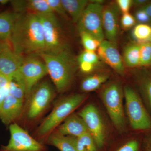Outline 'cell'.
Returning a JSON list of instances; mask_svg holds the SVG:
<instances>
[{
    "label": "cell",
    "mask_w": 151,
    "mask_h": 151,
    "mask_svg": "<svg viewBox=\"0 0 151 151\" xmlns=\"http://www.w3.org/2000/svg\"><path fill=\"white\" fill-rule=\"evenodd\" d=\"M9 42L14 51L22 56L45 51L42 26L37 14H17Z\"/></svg>",
    "instance_id": "1"
},
{
    "label": "cell",
    "mask_w": 151,
    "mask_h": 151,
    "mask_svg": "<svg viewBox=\"0 0 151 151\" xmlns=\"http://www.w3.org/2000/svg\"><path fill=\"white\" fill-rule=\"evenodd\" d=\"M38 55L45 63L58 91L66 90L73 79L78 63L70 49L65 45L57 52H43Z\"/></svg>",
    "instance_id": "2"
},
{
    "label": "cell",
    "mask_w": 151,
    "mask_h": 151,
    "mask_svg": "<svg viewBox=\"0 0 151 151\" xmlns=\"http://www.w3.org/2000/svg\"><path fill=\"white\" fill-rule=\"evenodd\" d=\"M86 98L85 94H76L60 101L41 124L38 131V134L45 135L51 132L70 116V114L84 102Z\"/></svg>",
    "instance_id": "3"
},
{
    "label": "cell",
    "mask_w": 151,
    "mask_h": 151,
    "mask_svg": "<svg viewBox=\"0 0 151 151\" xmlns=\"http://www.w3.org/2000/svg\"><path fill=\"white\" fill-rule=\"evenodd\" d=\"M101 96L113 124L118 129H123L125 124L123 108L124 93L121 85L116 82L108 84L102 91Z\"/></svg>",
    "instance_id": "4"
},
{
    "label": "cell",
    "mask_w": 151,
    "mask_h": 151,
    "mask_svg": "<svg viewBox=\"0 0 151 151\" xmlns=\"http://www.w3.org/2000/svg\"><path fill=\"white\" fill-rule=\"evenodd\" d=\"M126 111L130 125L134 129L146 130L151 129V118L140 98L130 87L124 89Z\"/></svg>",
    "instance_id": "5"
},
{
    "label": "cell",
    "mask_w": 151,
    "mask_h": 151,
    "mask_svg": "<svg viewBox=\"0 0 151 151\" xmlns=\"http://www.w3.org/2000/svg\"><path fill=\"white\" fill-rule=\"evenodd\" d=\"M89 4L77 23L79 32H83L94 37L100 42L104 40L103 24L104 7L102 4Z\"/></svg>",
    "instance_id": "6"
},
{
    "label": "cell",
    "mask_w": 151,
    "mask_h": 151,
    "mask_svg": "<svg viewBox=\"0 0 151 151\" xmlns=\"http://www.w3.org/2000/svg\"><path fill=\"white\" fill-rule=\"evenodd\" d=\"M10 139L0 151H46L43 145L16 124L9 125Z\"/></svg>",
    "instance_id": "7"
},
{
    "label": "cell",
    "mask_w": 151,
    "mask_h": 151,
    "mask_svg": "<svg viewBox=\"0 0 151 151\" xmlns=\"http://www.w3.org/2000/svg\"><path fill=\"white\" fill-rule=\"evenodd\" d=\"M78 116L85 123L88 132L94 139L97 150L103 148L105 144V127L97 108L90 104L84 107L78 113Z\"/></svg>",
    "instance_id": "8"
},
{
    "label": "cell",
    "mask_w": 151,
    "mask_h": 151,
    "mask_svg": "<svg viewBox=\"0 0 151 151\" xmlns=\"http://www.w3.org/2000/svg\"><path fill=\"white\" fill-rule=\"evenodd\" d=\"M37 15L43 30L45 52L51 53L59 51L65 45L62 43L59 22L54 13Z\"/></svg>",
    "instance_id": "9"
},
{
    "label": "cell",
    "mask_w": 151,
    "mask_h": 151,
    "mask_svg": "<svg viewBox=\"0 0 151 151\" xmlns=\"http://www.w3.org/2000/svg\"><path fill=\"white\" fill-rule=\"evenodd\" d=\"M19 72L25 84L26 96L29 95L37 82L48 74L43 60L33 56L24 58Z\"/></svg>",
    "instance_id": "10"
},
{
    "label": "cell",
    "mask_w": 151,
    "mask_h": 151,
    "mask_svg": "<svg viewBox=\"0 0 151 151\" xmlns=\"http://www.w3.org/2000/svg\"><path fill=\"white\" fill-rule=\"evenodd\" d=\"M27 111L30 119H35L47 108L53 96V88L48 81H44L31 92Z\"/></svg>",
    "instance_id": "11"
},
{
    "label": "cell",
    "mask_w": 151,
    "mask_h": 151,
    "mask_svg": "<svg viewBox=\"0 0 151 151\" xmlns=\"http://www.w3.org/2000/svg\"><path fill=\"white\" fill-rule=\"evenodd\" d=\"M23 56L17 53L9 42L0 41V72L11 79L19 71Z\"/></svg>",
    "instance_id": "12"
},
{
    "label": "cell",
    "mask_w": 151,
    "mask_h": 151,
    "mask_svg": "<svg viewBox=\"0 0 151 151\" xmlns=\"http://www.w3.org/2000/svg\"><path fill=\"white\" fill-rule=\"evenodd\" d=\"M100 58L117 73L122 74L124 71L123 60L115 43L108 40L101 42L97 49Z\"/></svg>",
    "instance_id": "13"
},
{
    "label": "cell",
    "mask_w": 151,
    "mask_h": 151,
    "mask_svg": "<svg viewBox=\"0 0 151 151\" xmlns=\"http://www.w3.org/2000/svg\"><path fill=\"white\" fill-rule=\"evenodd\" d=\"M119 8L111 5L103 9V24L104 34L108 40L116 42L119 33Z\"/></svg>",
    "instance_id": "14"
},
{
    "label": "cell",
    "mask_w": 151,
    "mask_h": 151,
    "mask_svg": "<svg viewBox=\"0 0 151 151\" xmlns=\"http://www.w3.org/2000/svg\"><path fill=\"white\" fill-rule=\"evenodd\" d=\"M23 102L9 94L6 97L0 109V120L3 124L10 125L19 116Z\"/></svg>",
    "instance_id": "15"
},
{
    "label": "cell",
    "mask_w": 151,
    "mask_h": 151,
    "mask_svg": "<svg viewBox=\"0 0 151 151\" xmlns=\"http://www.w3.org/2000/svg\"><path fill=\"white\" fill-rule=\"evenodd\" d=\"M85 123L79 116L72 114L65 119L60 125L58 132L64 136L78 137L88 132Z\"/></svg>",
    "instance_id": "16"
},
{
    "label": "cell",
    "mask_w": 151,
    "mask_h": 151,
    "mask_svg": "<svg viewBox=\"0 0 151 151\" xmlns=\"http://www.w3.org/2000/svg\"><path fill=\"white\" fill-rule=\"evenodd\" d=\"M17 16L8 11L0 13V41L9 42Z\"/></svg>",
    "instance_id": "17"
},
{
    "label": "cell",
    "mask_w": 151,
    "mask_h": 151,
    "mask_svg": "<svg viewBox=\"0 0 151 151\" xmlns=\"http://www.w3.org/2000/svg\"><path fill=\"white\" fill-rule=\"evenodd\" d=\"M47 142L60 151H76V137L64 136L57 132L50 135Z\"/></svg>",
    "instance_id": "18"
},
{
    "label": "cell",
    "mask_w": 151,
    "mask_h": 151,
    "mask_svg": "<svg viewBox=\"0 0 151 151\" xmlns=\"http://www.w3.org/2000/svg\"><path fill=\"white\" fill-rule=\"evenodd\" d=\"M61 1L66 12L74 23H78L89 4L86 0H61Z\"/></svg>",
    "instance_id": "19"
},
{
    "label": "cell",
    "mask_w": 151,
    "mask_h": 151,
    "mask_svg": "<svg viewBox=\"0 0 151 151\" xmlns=\"http://www.w3.org/2000/svg\"><path fill=\"white\" fill-rule=\"evenodd\" d=\"M9 94L23 101L26 96L25 84L19 71L10 79L8 86Z\"/></svg>",
    "instance_id": "20"
},
{
    "label": "cell",
    "mask_w": 151,
    "mask_h": 151,
    "mask_svg": "<svg viewBox=\"0 0 151 151\" xmlns=\"http://www.w3.org/2000/svg\"><path fill=\"white\" fill-rule=\"evenodd\" d=\"M108 77L109 76L106 73H98L88 76L81 82V90L86 92L96 90L108 80Z\"/></svg>",
    "instance_id": "21"
},
{
    "label": "cell",
    "mask_w": 151,
    "mask_h": 151,
    "mask_svg": "<svg viewBox=\"0 0 151 151\" xmlns=\"http://www.w3.org/2000/svg\"><path fill=\"white\" fill-rule=\"evenodd\" d=\"M124 60L129 67L140 65L139 45L131 44L126 47L124 52Z\"/></svg>",
    "instance_id": "22"
},
{
    "label": "cell",
    "mask_w": 151,
    "mask_h": 151,
    "mask_svg": "<svg viewBox=\"0 0 151 151\" xmlns=\"http://www.w3.org/2000/svg\"><path fill=\"white\" fill-rule=\"evenodd\" d=\"M26 10L37 14H44L53 13L47 0L27 1Z\"/></svg>",
    "instance_id": "23"
},
{
    "label": "cell",
    "mask_w": 151,
    "mask_h": 151,
    "mask_svg": "<svg viewBox=\"0 0 151 151\" xmlns=\"http://www.w3.org/2000/svg\"><path fill=\"white\" fill-rule=\"evenodd\" d=\"M76 151H97L96 144L89 132L76 138Z\"/></svg>",
    "instance_id": "24"
},
{
    "label": "cell",
    "mask_w": 151,
    "mask_h": 151,
    "mask_svg": "<svg viewBox=\"0 0 151 151\" xmlns=\"http://www.w3.org/2000/svg\"><path fill=\"white\" fill-rule=\"evenodd\" d=\"M133 35L139 41L143 42L148 41L151 37V27L144 24L137 25L133 30Z\"/></svg>",
    "instance_id": "25"
},
{
    "label": "cell",
    "mask_w": 151,
    "mask_h": 151,
    "mask_svg": "<svg viewBox=\"0 0 151 151\" xmlns=\"http://www.w3.org/2000/svg\"><path fill=\"white\" fill-rule=\"evenodd\" d=\"M79 33L81 43L85 50L95 52L97 50L101 42L87 33L83 32Z\"/></svg>",
    "instance_id": "26"
},
{
    "label": "cell",
    "mask_w": 151,
    "mask_h": 151,
    "mask_svg": "<svg viewBox=\"0 0 151 151\" xmlns=\"http://www.w3.org/2000/svg\"><path fill=\"white\" fill-rule=\"evenodd\" d=\"M140 65H151V42L147 41L139 45Z\"/></svg>",
    "instance_id": "27"
},
{
    "label": "cell",
    "mask_w": 151,
    "mask_h": 151,
    "mask_svg": "<svg viewBox=\"0 0 151 151\" xmlns=\"http://www.w3.org/2000/svg\"><path fill=\"white\" fill-rule=\"evenodd\" d=\"M99 59L98 55L95 52L85 50L78 56L77 60L78 63L81 62H87L96 65L99 63Z\"/></svg>",
    "instance_id": "28"
},
{
    "label": "cell",
    "mask_w": 151,
    "mask_h": 151,
    "mask_svg": "<svg viewBox=\"0 0 151 151\" xmlns=\"http://www.w3.org/2000/svg\"><path fill=\"white\" fill-rule=\"evenodd\" d=\"M112 151H140L139 143L136 140H132L124 143Z\"/></svg>",
    "instance_id": "29"
},
{
    "label": "cell",
    "mask_w": 151,
    "mask_h": 151,
    "mask_svg": "<svg viewBox=\"0 0 151 151\" xmlns=\"http://www.w3.org/2000/svg\"><path fill=\"white\" fill-rule=\"evenodd\" d=\"M47 1L53 13H56L63 17L66 16L67 12L63 5L61 0H47Z\"/></svg>",
    "instance_id": "30"
},
{
    "label": "cell",
    "mask_w": 151,
    "mask_h": 151,
    "mask_svg": "<svg viewBox=\"0 0 151 151\" xmlns=\"http://www.w3.org/2000/svg\"><path fill=\"white\" fill-rule=\"evenodd\" d=\"M121 25L123 29H129L133 27L136 24V20L134 17L129 13L123 14L121 19Z\"/></svg>",
    "instance_id": "31"
},
{
    "label": "cell",
    "mask_w": 151,
    "mask_h": 151,
    "mask_svg": "<svg viewBox=\"0 0 151 151\" xmlns=\"http://www.w3.org/2000/svg\"><path fill=\"white\" fill-rule=\"evenodd\" d=\"M118 8L120 9L123 14L129 13L133 1L131 0H118L116 1Z\"/></svg>",
    "instance_id": "32"
},
{
    "label": "cell",
    "mask_w": 151,
    "mask_h": 151,
    "mask_svg": "<svg viewBox=\"0 0 151 151\" xmlns=\"http://www.w3.org/2000/svg\"><path fill=\"white\" fill-rule=\"evenodd\" d=\"M135 17V19L141 24H146L147 23L150 22V19L148 15L142 9H140L136 12Z\"/></svg>",
    "instance_id": "33"
},
{
    "label": "cell",
    "mask_w": 151,
    "mask_h": 151,
    "mask_svg": "<svg viewBox=\"0 0 151 151\" xmlns=\"http://www.w3.org/2000/svg\"><path fill=\"white\" fill-rule=\"evenodd\" d=\"M80 70L83 73H88L94 70L96 65L89 63L81 62L78 63Z\"/></svg>",
    "instance_id": "34"
},
{
    "label": "cell",
    "mask_w": 151,
    "mask_h": 151,
    "mask_svg": "<svg viewBox=\"0 0 151 151\" xmlns=\"http://www.w3.org/2000/svg\"><path fill=\"white\" fill-rule=\"evenodd\" d=\"M10 81L9 77L0 72V89L8 87Z\"/></svg>",
    "instance_id": "35"
},
{
    "label": "cell",
    "mask_w": 151,
    "mask_h": 151,
    "mask_svg": "<svg viewBox=\"0 0 151 151\" xmlns=\"http://www.w3.org/2000/svg\"><path fill=\"white\" fill-rule=\"evenodd\" d=\"M145 89L149 103L151 107V78L146 81L145 84Z\"/></svg>",
    "instance_id": "36"
},
{
    "label": "cell",
    "mask_w": 151,
    "mask_h": 151,
    "mask_svg": "<svg viewBox=\"0 0 151 151\" xmlns=\"http://www.w3.org/2000/svg\"><path fill=\"white\" fill-rule=\"evenodd\" d=\"M9 94L8 87L0 89V109L6 97Z\"/></svg>",
    "instance_id": "37"
},
{
    "label": "cell",
    "mask_w": 151,
    "mask_h": 151,
    "mask_svg": "<svg viewBox=\"0 0 151 151\" xmlns=\"http://www.w3.org/2000/svg\"><path fill=\"white\" fill-rule=\"evenodd\" d=\"M141 9L144 10L148 15L150 19V23H151V3L143 6L141 8Z\"/></svg>",
    "instance_id": "38"
},
{
    "label": "cell",
    "mask_w": 151,
    "mask_h": 151,
    "mask_svg": "<svg viewBox=\"0 0 151 151\" xmlns=\"http://www.w3.org/2000/svg\"><path fill=\"white\" fill-rule=\"evenodd\" d=\"M145 151H151V137H149L146 140L144 144Z\"/></svg>",
    "instance_id": "39"
},
{
    "label": "cell",
    "mask_w": 151,
    "mask_h": 151,
    "mask_svg": "<svg viewBox=\"0 0 151 151\" xmlns=\"http://www.w3.org/2000/svg\"><path fill=\"white\" fill-rule=\"evenodd\" d=\"M147 1H148L146 0H135V1H133V4H134L135 5L137 6H145Z\"/></svg>",
    "instance_id": "40"
},
{
    "label": "cell",
    "mask_w": 151,
    "mask_h": 151,
    "mask_svg": "<svg viewBox=\"0 0 151 151\" xmlns=\"http://www.w3.org/2000/svg\"><path fill=\"white\" fill-rule=\"evenodd\" d=\"M10 1H9V0H0V5H5L10 3Z\"/></svg>",
    "instance_id": "41"
},
{
    "label": "cell",
    "mask_w": 151,
    "mask_h": 151,
    "mask_svg": "<svg viewBox=\"0 0 151 151\" xmlns=\"http://www.w3.org/2000/svg\"><path fill=\"white\" fill-rule=\"evenodd\" d=\"M148 41L151 42V37L150 38V40H149Z\"/></svg>",
    "instance_id": "42"
}]
</instances>
